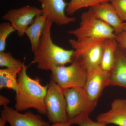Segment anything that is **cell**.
Returning <instances> with one entry per match:
<instances>
[{
    "label": "cell",
    "mask_w": 126,
    "mask_h": 126,
    "mask_svg": "<svg viewBox=\"0 0 126 126\" xmlns=\"http://www.w3.org/2000/svg\"><path fill=\"white\" fill-rule=\"evenodd\" d=\"M106 39H86L69 42L74 49L72 60L80 61L87 72L88 76L101 68L104 43Z\"/></svg>",
    "instance_id": "cell-3"
},
{
    "label": "cell",
    "mask_w": 126,
    "mask_h": 126,
    "mask_svg": "<svg viewBox=\"0 0 126 126\" xmlns=\"http://www.w3.org/2000/svg\"><path fill=\"white\" fill-rule=\"evenodd\" d=\"M115 38L117 43L126 49V32L123 31L115 34Z\"/></svg>",
    "instance_id": "cell-23"
},
{
    "label": "cell",
    "mask_w": 126,
    "mask_h": 126,
    "mask_svg": "<svg viewBox=\"0 0 126 126\" xmlns=\"http://www.w3.org/2000/svg\"><path fill=\"white\" fill-rule=\"evenodd\" d=\"M97 121L107 125L112 124L117 126H126V99L118 98L114 100L110 110L98 115Z\"/></svg>",
    "instance_id": "cell-13"
},
{
    "label": "cell",
    "mask_w": 126,
    "mask_h": 126,
    "mask_svg": "<svg viewBox=\"0 0 126 126\" xmlns=\"http://www.w3.org/2000/svg\"><path fill=\"white\" fill-rule=\"evenodd\" d=\"M41 4L43 13L48 19L59 26L65 25L76 20L74 17H68L65 14L68 3L64 0H37Z\"/></svg>",
    "instance_id": "cell-10"
},
{
    "label": "cell",
    "mask_w": 126,
    "mask_h": 126,
    "mask_svg": "<svg viewBox=\"0 0 126 126\" xmlns=\"http://www.w3.org/2000/svg\"><path fill=\"white\" fill-rule=\"evenodd\" d=\"M109 73L108 86L126 89V49L118 43L115 64Z\"/></svg>",
    "instance_id": "cell-12"
},
{
    "label": "cell",
    "mask_w": 126,
    "mask_h": 126,
    "mask_svg": "<svg viewBox=\"0 0 126 126\" xmlns=\"http://www.w3.org/2000/svg\"><path fill=\"white\" fill-rule=\"evenodd\" d=\"M47 19V16L44 13L37 16L26 30L25 34L30 41L33 53L38 46Z\"/></svg>",
    "instance_id": "cell-15"
},
{
    "label": "cell",
    "mask_w": 126,
    "mask_h": 126,
    "mask_svg": "<svg viewBox=\"0 0 126 126\" xmlns=\"http://www.w3.org/2000/svg\"><path fill=\"white\" fill-rule=\"evenodd\" d=\"M69 66H58L51 71L50 80L63 89L83 87L88 78L87 72L80 61L72 60Z\"/></svg>",
    "instance_id": "cell-5"
},
{
    "label": "cell",
    "mask_w": 126,
    "mask_h": 126,
    "mask_svg": "<svg viewBox=\"0 0 126 126\" xmlns=\"http://www.w3.org/2000/svg\"><path fill=\"white\" fill-rule=\"evenodd\" d=\"M81 18L79 27L68 32V33L74 36L77 41L115 38L113 29L97 18L92 7L83 13Z\"/></svg>",
    "instance_id": "cell-4"
},
{
    "label": "cell",
    "mask_w": 126,
    "mask_h": 126,
    "mask_svg": "<svg viewBox=\"0 0 126 126\" xmlns=\"http://www.w3.org/2000/svg\"><path fill=\"white\" fill-rule=\"evenodd\" d=\"M70 125L77 124L79 126H107V125L98 121L94 122L89 116L79 117L68 122Z\"/></svg>",
    "instance_id": "cell-21"
},
{
    "label": "cell",
    "mask_w": 126,
    "mask_h": 126,
    "mask_svg": "<svg viewBox=\"0 0 126 126\" xmlns=\"http://www.w3.org/2000/svg\"><path fill=\"white\" fill-rule=\"evenodd\" d=\"M27 68L24 62L18 75L19 91L15 97V110L20 112L33 108L40 114L46 115L47 109L45 98L48 84L43 86L38 77L33 79L29 77L27 74Z\"/></svg>",
    "instance_id": "cell-1"
},
{
    "label": "cell",
    "mask_w": 126,
    "mask_h": 126,
    "mask_svg": "<svg viewBox=\"0 0 126 126\" xmlns=\"http://www.w3.org/2000/svg\"><path fill=\"white\" fill-rule=\"evenodd\" d=\"M22 68L1 69H0V89L6 88L14 90L16 96L19 93L17 77Z\"/></svg>",
    "instance_id": "cell-17"
},
{
    "label": "cell",
    "mask_w": 126,
    "mask_h": 126,
    "mask_svg": "<svg viewBox=\"0 0 126 126\" xmlns=\"http://www.w3.org/2000/svg\"><path fill=\"white\" fill-rule=\"evenodd\" d=\"M63 92L68 121L79 117L89 116L96 106L91 101L83 87L67 89Z\"/></svg>",
    "instance_id": "cell-7"
},
{
    "label": "cell",
    "mask_w": 126,
    "mask_h": 126,
    "mask_svg": "<svg viewBox=\"0 0 126 126\" xmlns=\"http://www.w3.org/2000/svg\"><path fill=\"white\" fill-rule=\"evenodd\" d=\"M15 31L10 22H4L0 24V52H4L8 36Z\"/></svg>",
    "instance_id": "cell-20"
},
{
    "label": "cell",
    "mask_w": 126,
    "mask_h": 126,
    "mask_svg": "<svg viewBox=\"0 0 126 126\" xmlns=\"http://www.w3.org/2000/svg\"><path fill=\"white\" fill-rule=\"evenodd\" d=\"M109 78V72L101 68L88 76L83 88L91 101L96 106L104 89L108 86Z\"/></svg>",
    "instance_id": "cell-11"
},
{
    "label": "cell",
    "mask_w": 126,
    "mask_h": 126,
    "mask_svg": "<svg viewBox=\"0 0 126 126\" xmlns=\"http://www.w3.org/2000/svg\"><path fill=\"white\" fill-rule=\"evenodd\" d=\"M109 2L96 5L92 8L97 18L112 27L116 34L123 31L124 22L121 20L112 6Z\"/></svg>",
    "instance_id": "cell-14"
},
{
    "label": "cell",
    "mask_w": 126,
    "mask_h": 126,
    "mask_svg": "<svg viewBox=\"0 0 126 126\" xmlns=\"http://www.w3.org/2000/svg\"><path fill=\"white\" fill-rule=\"evenodd\" d=\"M123 31L126 32V21L124 23L123 27Z\"/></svg>",
    "instance_id": "cell-27"
},
{
    "label": "cell",
    "mask_w": 126,
    "mask_h": 126,
    "mask_svg": "<svg viewBox=\"0 0 126 126\" xmlns=\"http://www.w3.org/2000/svg\"><path fill=\"white\" fill-rule=\"evenodd\" d=\"M45 103L47 109L46 115L49 123L53 124L68 122L67 102L63 89L51 80L48 83Z\"/></svg>",
    "instance_id": "cell-6"
},
{
    "label": "cell",
    "mask_w": 126,
    "mask_h": 126,
    "mask_svg": "<svg viewBox=\"0 0 126 126\" xmlns=\"http://www.w3.org/2000/svg\"><path fill=\"white\" fill-rule=\"evenodd\" d=\"M119 18L123 22L126 21V0H109Z\"/></svg>",
    "instance_id": "cell-22"
},
{
    "label": "cell",
    "mask_w": 126,
    "mask_h": 126,
    "mask_svg": "<svg viewBox=\"0 0 126 126\" xmlns=\"http://www.w3.org/2000/svg\"><path fill=\"white\" fill-rule=\"evenodd\" d=\"M1 117L4 118L11 126H48L50 123L43 119L41 116L29 111L20 113L8 106H4L1 111Z\"/></svg>",
    "instance_id": "cell-9"
},
{
    "label": "cell",
    "mask_w": 126,
    "mask_h": 126,
    "mask_svg": "<svg viewBox=\"0 0 126 126\" xmlns=\"http://www.w3.org/2000/svg\"><path fill=\"white\" fill-rule=\"evenodd\" d=\"M41 9L30 5H26L18 9L9 10L2 16L4 20L11 23L19 37L25 34L27 27L33 23L37 16L43 14Z\"/></svg>",
    "instance_id": "cell-8"
},
{
    "label": "cell",
    "mask_w": 126,
    "mask_h": 126,
    "mask_svg": "<svg viewBox=\"0 0 126 126\" xmlns=\"http://www.w3.org/2000/svg\"><path fill=\"white\" fill-rule=\"evenodd\" d=\"M118 43L115 38L106 39L104 43L103 52L101 68L109 72L115 64Z\"/></svg>",
    "instance_id": "cell-16"
},
{
    "label": "cell",
    "mask_w": 126,
    "mask_h": 126,
    "mask_svg": "<svg viewBox=\"0 0 126 126\" xmlns=\"http://www.w3.org/2000/svg\"><path fill=\"white\" fill-rule=\"evenodd\" d=\"M24 62L14 58L10 52H0V67L8 68H22Z\"/></svg>",
    "instance_id": "cell-19"
},
{
    "label": "cell",
    "mask_w": 126,
    "mask_h": 126,
    "mask_svg": "<svg viewBox=\"0 0 126 126\" xmlns=\"http://www.w3.org/2000/svg\"><path fill=\"white\" fill-rule=\"evenodd\" d=\"M109 2V0H71L68 3L66 13L72 15L76 11L82 8L92 7L99 4Z\"/></svg>",
    "instance_id": "cell-18"
},
{
    "label": "cell",
    "mask_w": 126,
    "mask_h": 126,
    "mask_svg": "<svg viewBox=\"0 0 126 126\" xmlns=\"http://www.w3.org/2000/svg\"><path fill=\"white\" fill-rule=\"evenodd\" d=\"M53 22L47 19L39 44L34 53L31 64L36 63L39 69L51 70L56 67L71 63L74 50L64 49L55 44L51 37Z\"/></svg>",
    "instance_id": "cell-2"
},
{
    "label": "cell",
    "mask_w": 126,
    "mask_h": 126,
    "mask_svg": "<svg viewBox=\"0 0 126 126\" xmlns=\"http://www.w3.org/2000/svg\"><path fill=\"white\" fill-rule=\"evenodd\" d=\"M10 101L6 97L3 95H0V105L4 106H8Z\"/></svg>",
    "instance_id": "cell-24"
},
{
    "label": "cell",
    "mask_w": 126,
    "mask_h": 126,
    "mask_svg": "<svg viewBox=\"0 0 126 126\" xmlns=\"http://www.w3.org/2000/svg\"><path fill=\"white\" fill-rule=\"evenodd\" d=\"M72 125H70L68 123H56V124H53L52 125H50L48 126H71Z\"/></svg>",
    "instance_id": "cell-25"
},
{
    "label": "cell",
    "mask_w": 126,
    "mask_h": 126,
    "mask_svg": "<svg viewBox=\"0 0 126 126\" xmlns=\"http://www.w3.org/2000/svg\"><path fill=\"white\" fill-rule=\"evenodd\" d=\"M7 122L6 120L4 118L1 117L0 118V126H5L6 123Z\"/></svg>",
    "instance_id": "cell-26"
}]
</instances>
